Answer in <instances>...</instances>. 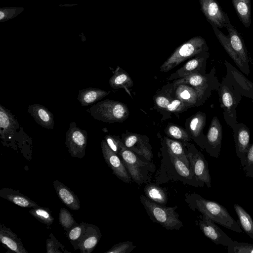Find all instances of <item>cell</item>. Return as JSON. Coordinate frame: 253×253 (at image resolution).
<instances>
[{
    "mask_svg": "<svg viewBox=\"0 0 253 253\" xmlns=\"http://www.w3.org/2000/svg\"><path fill=\"white\" fill-rule=\"evenodd\" d=\"M87 142V133L78 127L75 122L70 124L66 133L65 144L71 156L80 159L85 154Z\"/></svg>",
    "mask_w": 253,
    "mask_h": 253,
    "instance_id": "cell-11",
    "label": "cell"
},
{
    "mask_svg": "<svg viewBox=\"0 0 253 253\" xmlns=\"http://www.w3.org/2000/svg\"><path fill=\"white\" fill-rule=\"evenodd\" d=\"M235 142L236 156L240 159L241 166L244 167L248 149L250 146V131L244 124L237 123L232 128Z\"/></svg>",
    "mask_w": 253,
    "mask_h": 253,
    "instance_id": "cell-19",
    "label": "cell"
},
{
    "mask_svg": "<svg viewBox=\"0 0 253 253\" xmlns=\"http://www.w3.org/2000/svg\"><path fill=\"white\" fill-rule=\"evenodd\" d=\"M19 127L15 116L1 104L0 105V136L3 141L11 138Z\"/></svg>",
    "mask_w": 253,
    "mask_h": 253,
    "instance_id": "cell-22",
    "label": "cell"
},
{
    "mask_svg": "<svg viewBox=\"0 0 253 253\" xmlns=\"http://www.w3.org/2000/svg\"><path fill=\"white\" fill-rule=\"evenodd\" d=\"M222 127L218 118L212 119L207 134L206 135L205 151L211 157L218 158L222 139Z\"/></svg>",
    "mask_w": 253,
    "mask_h": 253,
    "instance_id": "cell-17",
    "label": "cell"
},
{
    "mask_svg": "<svg viewBox=\"0 0 253 253\" xmlns=\"http://www.w3.org/2000/svg\"><path fill=\"white\" fill-rule=\"evenodd\" d=\"M59 221L60 225L66 231L77 224L72 214L65 208L60 209L59 214Z\"/></svg>",
    "mask_w": 253,
    "mask_h": 253,
    "instance_id": "cell-38",
    "label": "cell"
},
{
    "mask_svg": "<svg viewBox=\"0 0 253 253\" xmlns=\"http://www.w3.org/2000/svg\"><path fill=\"white\" fill-rule=\"evenodd\" d=\"M225 27L228 30L227 36L216 27H212L216 38L236 66L243 73L249 75V58L242 37L231 23L226 24Z\"/></svg>",
    "mask_w": 253,
    "mask_h": 253,
    "instance_id": "cell-3",
    "label": "cell"
},
{
    "mask_svg": "<svg viewBox=\"0 0 253 253\" xmlns=\"http://www.w3.org/2000/svg\"><path fill=\"white\" fill-rule=\"evenodd\" d=\"M144 192L145 196L158 204L165 205L168 203L167 193L159 184L148 183L144 188Z\"/></svg>",
    "mask_w": 253,
    "mask_h": 253,
    "instance_id": "cell-31",
    "label": "cell"
},
{
    "mask_svg": "<svg viewBox=\"0 0 253 253\" xmlns=\"http://www.w3.org/2000/svg\"><path fill=\"white\" fill-rule=\"evenodd\" d=\"M234 210L238 217V222L242 229L250 237L253 239V220L250 215L238 204L234 205Z\"/></svg>",
    "mask_w": 253,
    "mask_h": 253,
    "instance_id": "cell-34",
    "label": "cell"
},
{
    "mask_svg": "<svg viewBox=\"0 0 253 253\" xmlns=\"http://www.w3.org/2000/svg\"><path fill=\"white\" fill-rule=\"evenodd\" d=\"M101 237L99 228L95 225L88 224L80 242L79 249L81 253H90L95 248Z\"/></svg>",
    "mask_w": 253,
    "mask_h": 253,
    "instance_id": "cell-24",
    "label": "cell"
},
{
    "mask_svg": "<svg viewBox=\"0 0 253 253\" xmlns=\"http://www.w3.org/2000/svg\"><path fill=\"white\" fill-rule=\"evenodd\" d=\"M174 98L171 94V84L164 86L154 96L153 100L156 109L163 114L166 110L171 100Z\"/></svg>",
    "mask_w": 253,
    "mask_h": 253,
    "instance_id": "cell-29",
    "label": "cell"
},
{
    "mask_svg": "<svg viewBox=\"0 0 253 253\" xmlns=\"http://www.w3.org/2000/svg\"><path fill=\"white\" fill-rule=\"evenodd\" d=\"M101 147L104 160L113 173L123 182L130 183L131 178L119 156L109 147L104 139L101 142Z\"/></svg>",
    "mask_w": 253,
    "mask_h": 253,
    "instance_id": "cell-15",
    "label": "cell"
},
{
    "mask_svg": "<svg viewBox=\"0 0 253 253\" xmlns=\"http://www.w3.org/2000/svg\"><path fill=\"white\" fill-rule=\"evenodd\" d=\"M140 201L149 218L168 230H179L183 226L176 211L177 206L166 207L158 204L142 195Z\"/></svg>",
    "mask_w": 253,
    "mask_h": 253,
    "instance_id": "cell-5",
    "label": "cell"
},
{
    "mask_svg": "<svg viewBox=\"0 0 253 253\" xmlns=\"http://www.w3.org/2000/svg\"><path fill=\"white\" fill-rule=\"evenodd\" d=\"M188 109V107L181 100L174 97L167 107L166 114H176L181 113L186 111Z\"/></svg>",
    "mask_w": 253,
    "mask_h": 253,
    "instance_id": "cell-42",
    "label": "cell"
},
{
    "mask_svg": "<svg viewBox=\"0 0 253 253\" xmlns=\"http://www.w3.org/2000/svg\"><path fill=\"white\" fill-rule=\"evenodd\" d=\"M245 174L253 178V143L250 144L248 151L245 165L243 167Z\"/></svg>",
    "mask_w": 253,
    "mask_h": 253,
    "instance_id": "cell-43",
    "label": "cell"
},
{
    "mask_svg": "<svg viewBox=\"0 0 253 253\" xmlns=\"http://www.w3.org/2000/svg\"><path fill=\"white\" fill-rule=\"evenodd\" d=\"M4 17V14L3 12L0 11V20H2Z\"/></svg>",
    "mask_w": 253,
    "mask_h": 253,
    "instance_id": "cell-45",
    "label": "cell"
},
{
    "mask_svg": "<svg viewBox=\"0 0 253 253\" xmlns=\"http://www.w3.org/2000/svg\"><path fill=\"white\" fill-rule=\"evenodd\" d=\"M208 50L205 39L201 36L194 37L174 50L161 65L160 71L168 72L185 60Z\"/></svg>",
    "mask_w": 253,
    "mask_h": 253,
    "instance_id": "cell-6",
    "label": "cell"
},
{
    "mask_svg": "<svg viewBox=\"0 0 253 253\" xmlns=\"http://www.w3.org/2000/svg\"><path fill=\"white\" fill-rule=\"evenodd\" d=\"M190 166L197 178L211 187V177L208 163L203 154L189 142L183 143Z\"/></svg>",
    "mask_w": 253,
    "mask_h": 253,
    "instance_id": "cell-10",
    "label": "cell"
},
{
    "mask_svg": "<svg viewBox=\"0 0 253 253\" xmlns=\"http://www.w3.org/2000/svg\"><path fill=\"white\" fill-rule=\"evenodd\" d=\"M232 3L240 20L249 28L251 24V0H232Z\"/></svg>",
    "mask_w": 253,
    "mask_h": 253,
    "instance_id": "cell-30",
    "label": "cell"
},
{
    "mask_svg": "<svg viewBox=\"0 0 253 253\" xmlns=\"http://www.w3.org/2000/svg\"><path fill=\"white\" fill-rule=\"evenodd\" d=\"M53 184L57 195L64 204L74 211L80 209L78 197L70 188L57 180H54Z\"/></svg>",
    "mask_w": 253,
    "mask_h": 253,
    "instance_id": "cell-25",
    "label": "cell"
},
{
    "mask_svg": "<svg viewBox=\"0 0 253 253\" xmlns=\"http://www.w3.org/2000/svg\"><path fill=\"white\" fill-rule=\"evenodd\" d=\"M196 222L205 236L216 245L228 246L233 242V239L207 216L201 214Z\"/></svg>",
    "mask_w": 253,
    "mask_h": 253,
    "instance_id": "cell-12",
    "label": "cell"
},
{
    "mask_svg": "<svg viewBox=\"0 0 253 253\" xmlns=\"http://www.w3.org/2000/svg\"><path fill=\"white\" fill-rule=\"evenodd\" d=\"M110 92L100 88L88 87L79 90L77 99L82 106L86 107L102 99Z\"/></svg>",
    "mask_w": 253,
    "mask_h": 253,
    "instance_id": "cell-28",
    "label": "cell"
},
{
    "mask_svg": "<svg viewBox=\"0 0 253 253\" xmlns=\"http://www.w3.org/2000/svg\"><path fill=\"white\" fill-rule=\"evenodd\" d=\"M135 247L132 241H125L114 245L105 253H129Z\"/></svg>",
    "mask_w": 253,
    "mask_h": 253,
    "instance_id": "cell-41",
    "label": "cell"
},
{
    "mask_svg": "<svg viewBox=\"0 0 253 253\" xmlns=\"http://www.w3.org/2000/svg\"><path fill=\"white\" fill-rule=\"evenodd\" d=\"M88 223L81 222L78 223L67 231L66 235L75 250L79 249L80 242L85 233Z\"/></svg>",
    "mask_w": 253,
    "mask_h": 253,
    "instance_id": "cell-36",
    "label": "cell"
},
{
    "mask_svg": "<svg viewBox=\"0 0 253 253\" xmlns=\"http://www.w3.org/2000/svg\"><path fill=\"white\" fill-rule=\"evenodd\" d=\"M110 86L115 89L127 88L133 85V81L129 74L121 68L116 70L113 75L110 78Z\"/></svg>",
    "mask_w": 253,
    "mask_h": 253,
    "instance_id": "cell-32",
    "label": "cell"
},
{
    "mask_svg": "<svg viewBox=\"0 0 253 253\" xmlns=\"http://www.w3.org/2000/svg\"><path fill=\"white\" fill-rule=\"evenodd\" d=\"M118 155L134 182L140 185L151 181L156 169L152 161H149L128 149L123 143Z\"/></svg>",
    "mask_w": 253,
    "mask_h": 253,
    "instance_id": "cell-4",
    "label": "cell"
},
{
    "mask_svg": "<svg viewBox=\"0 0 253 253\" xmlns=\"http://www.w3.org/2000/svg\"><path fill=\"white\" fill-rule=\"evenodd\" d=\"M210 53L208 51L198 54L187 61L174 73L171 74L167 80L168 81L177 80L195 73H206V65Z\"/></svg>",
    "mask_w": 253,
    "mask_h": 253,
    "instance_id": "cell-16",
    "label": "cell"
},
{
    "mask_svg": "<svg viewBox=\"0 0 253 253\" xmlns=\"http://www.w3.org/2000/svg\"><path fill=\"white\" fill-rule=\"evenodd\" d=\"M184 200L193 211H198L224 227L241 233L242 229L230 214L227 209L218 203L205 199L197 193L186 194Z\"/></svg>",
    "mask_w": 253,
    "mask_h": 253,
    "instance_id": "cell-2",
    "label": "cell"
},
{
    "mask_svg": "<svg viewBox=\"0 0 253 253\" xmlns=\"http://www.w3.org/2000/svg\"><path fill=\"white\" fill-rule=\"evenodd\" d=\"M28 113L34 118L35 122L42 127L52 129L54 121L53 114L43 105L36 103L30 105Z\"/></svg>",
    "mask_w": 253,
    "mask_h": 253,
    "instance_id": "cell-23",
    "label": "cell"
},
{
    "mask_svg": "<svg viewBox=\"0 0 253 253\" xmlns=\"http://www.w3.org/2000/svg\"><path fill=\"white\" fill-rule=\"evenodd\" d=\"M206 115L199 111L188 118L186 122V129L190 134L192 139L202 149H205L206 136L203 129L206 123Z\"/></svg>",
    "mask_w": 253,
    "mask_h": 253,
    "instance_id": "cell-21",
    "label": "cell"
},
{
    "mask_svg": "<svg viewBox=\"0 0 253 253\" xmlns=\"http://www.w3.org/2000/svg\"><path fill=\"white\" fill-rule=\"evenodd\" d=\"M226 75L224 78L243 96L250 98L253 102V83L250 81L240 71L227 61L224 62Z\"/></svg>",
    "mask_w": 253,
    "mask_h": 253,
    "instance_id": "cell-18",
    "label": "cell"
},
{
    "mask_svg": "<svg viewBox=\"0 0 253 253\" xmlns=\"http://www.w3.org/2000/svg\"><path fill=\"white\" fill-rule=\"evenodd\" d=\"M46 245L47 253H70L64 249V246L55 238L52 233L50 234L49 238L46 240Z\"/></svg>",
    "mask_w": 253,
    "mask_h": 253,
    "instance_id": "cell-40",
    "label": "cell"
},
{
    "mask_svg": "<svg viewBox=\"0 0 253 253\" xmlns=\"http://www.w3.org/2000/svg\"><path fill=\"white\" fill-rule=\"evenodd\" d=\"M215 67H213L209 73H195L185 78L175 80L174 84H186L195 87L199 92L203 103L211 96L212 91L216 90L220 83L215 76Z\"/></svg>",
    "mask_w": 253,
    "mask_h": 253,
    "instance_id": "cell-9",
    "label": "cell"
},
{
    "mask_svg": "<svg viewBox=\"0 0 253 253\" xmlns=\"http://www.w3.org/2000/svg\"><path fill=\"white\" fill-rule=\"evenodd\" d=\"M0 197L23 208H34L39 206L28 197L19 191L12 189L7 188L1 189Z\"/></svg>",
    "mask_w": 253,
    "mask_h": 253,
    "instance_id": "cell-27",
    "label": "cell"
},
{
    "mask_svg": "<svg viewBox=\"0 0 253 253\" xmlns=\"http://www.w3.org/2000/svg\"><path fill=\"white\" fill-rule=\"evenodd\" d=\"M104 140L109 147L118 154L123 144L122 139L118 136L109 134L104 137Z\"/></svg>",
    "mask_w": 253,
    "mask_h": 253,
    "instance_id": "cell-44",
    "label": "cell"
},
{
    "mask_svg": "<svg viewBox=\"0 0 253 253\" xmlns=\"http://www.w3.org/2000/svg\"><path fill=\"white\" fill-rule=\"evenodd\" d=\"M171 94L174 97L181 100L188 109L204 104L197 89L188 84L171 83Z\"/></svg>",
    "mask_w": 253,
    "mask_h": 253,
    "instance_id": "cell-20",
    "label": "cell"
},
{
    "mask_svg": "<svg viewBox=\"0 0 253 253\" xmlns=\"http://www.w3.org/2000/svg\"><path fill=\"white\" fill-rule=\"evenodd\" d=\"M162 144L166 147L168 151L180 158L188 166L191 168L186 155L183 143L167 136L164 137Z\"/></svg>",
    "mask_w": 253,
    "mask_h": 253,
    "instance_id": "cell-33",
    "label": "cell"
},
{
    "mask_svg": "<svg viewBox=\"0 0 253 253\" xmlns=\"http://www.w3.org/2000/svg\"><path fill=\"white\" fill-rule=\"evenodd\" d=\"M95 120L108 123H122L129 115V111L124 103L110 99L97 102L87 110Z\"/></svg>",
    "mask_w": 253,
    "mask_h": 253,
    "instance_id": "cell-7",
    "label": "cell"
},
{
    "mask_svg": "<svg viewBox=\"0 0 253 253\" xmlns=\"http://www.w3.org/2000/svg\"><path fill=\"white\" fill-rule=\"evenodd\" d=\"M160 165L155 176L157 184L169 181H180L184 184L195 187H203L205 183L199 180L191 168L180 158L173 155L162 144Z\"/></svg>",
    "mask_w": 253,
    "mask_h": 253,
    "instance_id": "cell-1",
    "label": "cell"
},
{
    "mask_svg": "<svg viewBox=\"0 0 253 253\" xmlns=\"http://www.w3.org/2000/svg\"><path fill=\"white\" fill-rule=\"evenodd\" d=\"M0 241L9 249L16 253H28L24 247L21 239L10 228L2 224H0Z\"/></svg>",
    "mask_w": 253,
    "mask_h": 253,
    "instance_id": "cell-26",
    "label": "cell"
},
{
    "mask_svg": "<svg viewBox=\"0 0 253 253\" xmlns=\"http://www.w3.org/2000/svg\"><path fill=\"white\" fill-rule=\"evenodd\" d=\"M228 253H253V244L234 241L227 246Z\"/></svg>",
    "mask_w": 253,
    "mask_h": 253,
    "instance_id": "cell-39",
    "label": "cell"
},
{
    "mask_svg": "<svg viewBox=\"0 0 253 253\" xmlns=\"http://www.w3.org/2000/svg\"><path fill=\"white\" fill-rule=\"evenodd\" d=\"M217 91L220 107L223 110L224 120L232 128L238 123L236 107L241 101L243 95L224 78L222 79Z\"/></svg>",
    "mask_w": 253,
    "mask_h": 253,
    "instance_id": "cell-8",
    "label": "cell"
},
{
    "mask_svg": "<svg viewBox=\"0 0 253 253\" xmlns=\"http://www.w3.org/2000/svg\"><path fill=\"white\" fill-rule=\"evenodd\" d=\"M29 213L41 223L50 226L54 221V218L48 208L39 206L32 208Z\"/></svg>",
    "mask_w": 253,
    "mask_h": 253,
    "instance_id": "cell-37",
    "label": "cell"
},
{
    "mask_svg": "<svg viewBox=\"0 0 253 253\" xmlns=\"http://www.w3.org/2000/svg\"><path fill=\"white\" fill-rule=\"evenodd\" d=\"M199 2L201 10L212 27L221 29L231 23L227 14L216 0H199Z\"/></svg>",
    "mask_w": 253,
    "mask_h": 253,
    "instance_id": "cell-14",
    "label": "cell"
},
{
    "mask_svg": "<svg viewBox=\"0 0 253 253\" xmlns=\"http://www.w3.org/2000/svg\"><path fill=\"white\" fill-rule=\"evenodd\" d=\"M167 137L182 143L189 142L192 138L186 129L172 123L168 124L165 129Z\"/></svg>",
    "mask_w": 253,
    "mask_h": 253,
    "instance_id": "cell-35",
    "label": "cell"
},
{
    "mask_svg": "<svg viewBox=\"0 0 253 253\" xmlns=\"http://www.w3.org/2000/svg\"><path fill=\"white\" fill-rule=\"evenodd\" d=\"M121 139L127 148L149 161H152V148L147 136L127 132L122 134Z\"/></svg>",
    "mask_w": 253,
    "mask_h": 253,
    "instance_id": "cell-13",
    "label": "cell"
}]
</instances>
